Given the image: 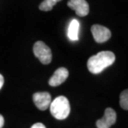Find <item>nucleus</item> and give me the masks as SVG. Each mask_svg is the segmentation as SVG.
Returning <instances> with one entry per match:
<instances>
[{
	"instance_id": "3",
	"label": "nucleus",
	"mask_w": 128,
	"mask_h": 128,
	"mask_svg": "<svg viewBox=\"0 0 128 128\" xmlns=\"http://www.w3.org/2000/svg\"><path fill=\"white\" fill-rule=\"evenodd\" d=\"M33 52L42 64H49L52 61V51L49 47L42 41H38L33 45Z\"/></svg>"
},
{
	"instance_id": "5",
	"label": "nucleus",
	"mask_w": 128,
	"mask_h": 128,
	"mask_svg": "<svg viewBox=\"0 0 128 128\" xmlns=\"http://www.w3.org/2000/svg\"><path fill=\"white\" fill-rule=\"evenodd\" d=\"M116 113L112 108H106L105 110L104 116L102 118L96 121L97 128H110L112 125L116 123Z\"/></svg>"
},
{
	"instance_id": "10",
	"label": "nucleus",
	"mask_w": 128,
	"mask_h": 128,
	"mask_svg": "<svg viewBox=\"0 0 128 128\" xmlns=\"http://www.w3.org/2000/svg\"><path fill=\"white\" fill-rule=\"evenodd\" d=\"M60 1H62V0H44V1L40 4L39 9L45 12L50 11V10L52 9L53 6Z\"/></svg>"
},
{
	"instance_id": "13",
	"label": "nucleus",
	"mask_w": 128,
	"mask_h": 128,
	"mask_svg": "<svg viewBox=\"0 0 128 128\" xmlns=\"http://www.w3.org/2000/svg\"><path fill=\"white\" fill-rule=\"evenodd\" d=\"M4 116L0 114V128H2L4 126Z\"/></svg>"
},
{
	"instance_id": "12",
	"label": "nucleus",
	"mask_w": 128,
	"mask_h": 128,
	"mask_svg": "<svg viewBox=\"0 0 128 128\" xmlns=\"http://www.w3.org/2000/svg\"><path fill=\"white\" fill-rule=\"evenodd\" d=\"M31 128H46V126L42 123L38 122V123H35L34 125H32Z\"/></svg>"
},
{
	"instance_id": "7",
	"label": "nucleus",
	"mask_w": 128,
	"mask_h": 128,
	"mask_svg": "<svg viewBox=\"0 0 128 128\" xmlns=\"http://www.w3.org/2000/svg\"><path fill=\"white\" fill-rule=\"evenodd\" d=\"M68 6L79 17H85L89 14V5L86 0H69Z\"/></svg>"
},
{
	"instance_id": "14",
	"label": "nucleus",
	"mask_w": 128,
	"mask_h": 128,
	"mask_svg": "<svg viewBox=\"0 0 128 128\" xmlns=\"http://www.w3.org/2000/svg\"><path fill=\"white\" fill-rule=\"evenodd\" d=\"M4 78L1 74H0V89L2 88V86H4Z\"/></svg>"
},
{
	"instance_id": "9",
	"label": "nucleus",
	"mask_w": 128,
	"mask_h": 128,
	"mask_svg": "<svg viewBox=\"0 0 128 128\" xmlns=\"http://www.w3.org/2000/svg\"><path fill=\"white\" fill-rule=\"evenodd\" d=\"M79 28H80V24L76 19H73L70 22L68 28V38L70 40L76 41L78 39V33H79Z\"/></svg>"
},
{
	"instance_id": "1",
	"label": "nucleus",
	"mask_w": 128,
	"mask_h": 128,
	"mask_svg": "<svg viewBox=\"0 0 128 128\" xmlns=\"http://www.w3.org/2000/svg\"><path fill=\"white\" fill-rule=\"evenodd\" d=\"M116 60L115 54L110 51H102L92 56L88 61V68L93 74L101 73L105 68L112 65Z\"/></svg>"
},
{
	"instance_id": "2",
	"label": "nucleus",
	"mask_w": 128,
	"mask_h": 128,
	"mask_svg": "<svg viewBox=\"0 0 128 128\" xmlns=\"http://www.w3.org/2000/svg\"><path fill=\"white\" fill-rule=\"evenodd\" d=\"M50 112L52 116L58 120H64L70 114V104L68 99L64 96H58L51 102Z\"/></svg>"
},
{
	"instance_id": "4",
	"label": "nucleus",
	"mask_w": 128,
	"mask_h": 128,
	"mask_svg": "<svg viewBox=\"0 0 128 128\" xmlns=\"http://www.w3.org/2000/svg\"><path fill=\"white\" fill-rule=\"evenodd\" d=\"M92 33L96 42L102 43L110 39L112 32L109 28L99 24H94L91 28Z\"/></svg>"
},
{
	"instance_id": "11",
	"label": "nucleus",
	"mask_w": 128,
	"mask_h": 128,
	"mask_svg": "<svg viewBox=\"0 0 128 128\" xmlns=\"http://www.w3.org/2000/svg\"><path fill=\"white\" fill-rule=\"evenodd\" d=\"M120 105L122 109L128 110V91L126 89L120 95Z\"/></svg>"
},
{
	"instance_id": "8",
	"label": "nucleus",
	"mask_w": 128,
	"mask_h": 128,
	"mask_svg": "<svg viewBox=\"0 0 128 128\" xmlns=\"http://www.w3.org/2000/svg\"><path fill=\"white\" fill-rule=\"evenodd\" d=\"M68 70L65 68H59L55 71L54 74L49 79V85L52 86H58L63 83L68 78Z\"/></svg>"
},
{
	"instance_id": "6",
	"label": "nucleus",
	"mask_w": 128,
	"mask_h": 128,
	"mask_svg": "<svg viewBox=\"0 0 128 128\" xmlns=\"http://www.w3.org/2000/svg\"><path fill=\"white\" fill-rule=\"evenodd\" d=\"M32 100L36 106L41 111H45L49 107L52 98L51 95L47 92H36L33 94Z\"/></svg>"
}]
</instances>
